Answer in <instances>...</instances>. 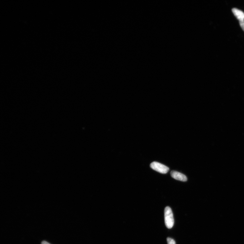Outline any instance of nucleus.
Wrapping results in <instances>:
<instances>
[{"label":"nucleus","instance_id":"f257e3e1","mask_svg":"<svg viewBox=\"0 0 244 244\" xmlns=\"http://www.w3.org/2000/svg\"><path fill=\"white\" fill-rule=\"evenodd\" d=\"M164 220L165 224L168 229H170L173 226L174 219L173 215L171 208L169 206H167L164 211Z\"/></svg>","mask_w":244,"mask_h":244},{"label":"nucleus","instance_id":"f03ea898","mask_svg":"<svg viewBox=\"0 0 244 244\" xmlns=\"http://www.w3.org/2000/svg\"><path fill=\"white\" fill-rule=\"evenodd\" d=\"M150 166L152 169L162 174H166L169 170L168 167L158 162H152Z\"/></svg>","mask_w":244,"mask_h":244},{"label":"nucleus","instance_id":"7ed1b4c3","mask_svg":"<svg viewBox=\"0 0 244 244\" xmlns=\"http://www.w3.org/2000/svg\"><path fill=\"white\" fill-rule=\"evenodd\" d=\"M170 175L172 177L177 180L182 182H186L187 180V178L185 175L175 170H172L170 172Z\"/></svg>","mask_w":244,"mask_h":244},{"label":"nucleus","instance_id":"20e7f679","mask_svg":"<svg viewBox=\"0 0 244 244\" xmlns=\"http://www.w3.org/2000/svg\"><path fill=\"white\" fill-rule=\"evenodd\" d=\"M232 11L239 22L244 21V13L242 11L237 8H233Z\"/></svg>","mask_w":244,"mask_h":244},{"label":"nucleus","instance_id":"39448f33","mask_svg":"<svg viewBox=\"0 0 244 244\" xmlns=\"http://www.w3.org/2000/svg\"><path fill=\"white\" fill-rule=\"evenodd\" d=\"M167 241L168 244H176L175 241L171 238H167Z\"/></svg>","mask_w":244,"mask_h":244},{"label":"nucleus","instance_id":"423d86ee","mask_svg":"<svg viewBox=\"0 0 244 244\" xmlns=\"http://www.w3.org/2000/svg\"><path fill=\"white\" fill-rule=\"evenodd\" d=\"M241 28L244 31V21L239 22Z\"/></svg>","mask_w":244,"mask_h":244},{"label":"nucleus","instance_id":"0eeeda50","mask_svg":"<svg viewBox=\"0 0 244 244\" xmlns=\"http://www.w3.org/2000/svg\"><path fill=\"white\" fill-rule=\"evenodd\" d=\"M41 244H50L49 243L47 242V241H43L42 242H41Z\"/></svg>","mask_w":244,"mask_h":244}]
</instances>
